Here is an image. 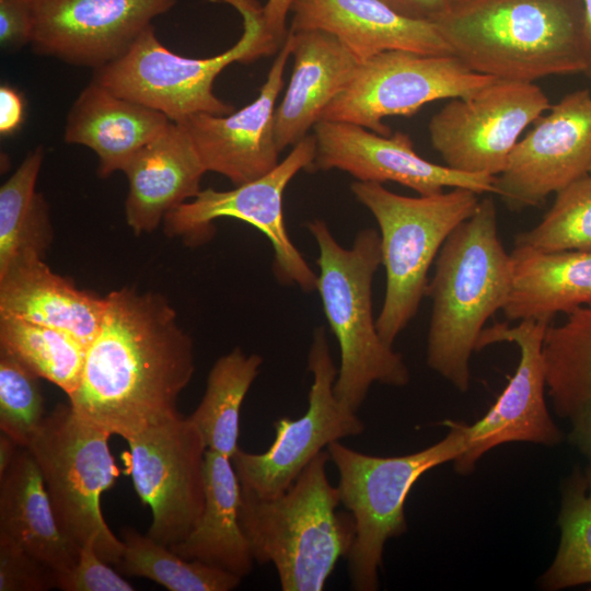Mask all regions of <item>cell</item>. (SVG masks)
<instances>
[{
  "mask_svg": "<svg viewBox=\"0 0 591 591\" xmlns=\"http://www.w3.org/2000/svg\"><path fill=\"white\" fill-rule=\"evenodd\" d=\"M81 379L68 396L76 413L124 439L179 413L194 370V346L161 294L121 288L106 296Z\"/></svg>",
  "mask_w": 591,
  "mask_h": 591,
  "instance_id": "6da1fadb",
  "label": "cell"
},
{
  "mask_svg": "<svg viewBox=\"0 0 591 591\" xmlns=\"http://www.w3.org/2000/svg\"><path fill=\"white\" fill-rule=\"evenodd\" d=\"M495 80L470 70L453 55L387 50L358 65L320 120L351 123L390 136L385 117L412 115L438 100L470 96Z\"/></svg>",
  "mask_w": 591,
  "mask_h": 591,
  "instance_id": "8fae6325",
  "label": "cell"
},
{
  "mask_svg": "<svg viewBox=\"0 0 591 591\" xmlns=\"http://www.w3.org/2000/svg\"><path fill=\"white\" fill-rule=\"evenodd\" d=\"M591 165V92L576 90L552 105L513 148L495 194L511 209L537 206Z\"/></svg>",
  "mask_w": 591,
  "mask_h": 591,
  "instance_id": "2e32d148",
  "label": "cell"
},
{
  "mask_svg": "<svg viewBox=\"0 0 591 591\" xmlns=\"http://www.w3.org/2000/svg\"><path fill=\"white\" fill-rule=\"evenodd\" d=\"M0 351L70 396L79 385L86 347L63 331L0 315Z\"/></svg>",
  "mask_w": 591,
  "mask_h": 591,
  "instance_id": "4dcf8cb0",
  "label": "cell"
},
{
  "mask_svg": "<svg viewBox=\"0 0 591 591\" xmlns=\"http://www.w3.org/2000/svg\"><path fill=\"white\" fill-rule=\"evenodd\" d=\"M318 453L279 497L265 499L241 487L240 523L259 564L275 566L282 591H322L356 535L350 512L337 511V486Z\"/></svg>",
  "mask_w": 591,
  "mask_h": 591,
  "instance_id": "277c9868",
  "label": "cell"
},
{
  "mask_svg": "<svg viewBox=\"0 0 591 591\" xmlns=\"http://www.w3.org/2000/svg\"><path fill=\"white\" fill-rule=\"evenodd\" d=\"M125 549L115 566L123 575L150 579L170 591H230L242 578L201 563L186 559L148 534L126 528Z\"/></svg>",
  "mask_w": 591,
  "mask_h": 591,
  "instance_id": "1f68e13d",
  "label": "cell"
},
{
  "mask_svg": "<svg viewBox=\"0 0 591 591\" xmlns=\"http://www.w3.org/2000/svg\"><path fill=\"white\" fill-rule=\"evenodd\" d=\"M240 502L241 485L231 459L207 449L202 513L186 538L171 549L240 578L247 576L255 558L240 523Z\"/></svg>",
  "mask_w": 591,
  "mask_h": 591,
  "instance_id": "4316f807",
  "label": "cell"
},
{
  "mask_svg": "<svg viewBox=\"0 0 591 591\" xmlns=\"http://www.w3.org/2000/svg\"><path fill=\"white\" fill-rule=\"evenodd\" d=\"M305 227L318 247L316 290L340 350L334 392L358 412L373 383L402 387L410 379L402 355L383 341L373 318L372 282L382 265L380 233L363 229L345 248L324 220Z\"/></svg>",
  "mask_w": 591,
  "mask_h": 591,
  "instance_id": "5b68a950",
  "label": "cell"
},
{
  "mask_svg": "<svg viewBox=\"0 0 591 591\" xmlns=\"http://www.w3.org/2000/svg\"><path fill=\"white\" fill-rule=\"evenodd\" d=\"M512 287L502 312L508 321L552 322L591 303V251L543 252L514 246Z\"/></svg>",
  "mask_w": 591,
  "mask_h": 591,
  "instance_id": "d4e9b609",
  "label": "cell"
},
{
  "mask_svg": "<svg viewBox=\"0 0 591 591\" xmlns=\"http://www.w3.org/2000/svg\"><path fill=\"white\" fill-rule=\"evenodd\" d=\"M38 376L0 351V429L27 448L46 417Z\"/></svg>",
  "mask_w": 591,
  "mask_h": 591,
  "instance_id": "e575fe53",
  "label": "cell"
},
{
  "mask_svg": "<svg viewBox=\"0 0 591 591\" xmlns=\"http://www.w3.org/2000/svg\"><path fill=\"white\" fill-rule=\"evenodd\" d=\"M123 172L128 181L126 221L139 235L154 231L170 212L195 198L207 171L185 126L171 121Z\"/></svg>",
  "mask_w": 591,
  "mask_h": 591,
  "instance_id": "44dd1931",
  "label": "cell"
},
{
  "mask_svg": "<svg viewBox=\"0 0 591 591\" xmlns=\"http://www.w3.org/2000/svg\"><path fill=\"white\" fill-rule=\"evenodd\" d=\"M551 107L533 82L496 79L475 94L450 99L429 121L430 141L444 165L498 176L524 129Z\"/></svg>",
  "mask_w": 591,
  "mask_h": 591,
  "instance_id": "4fadbf2b",
  "label": "cell"
},
{
  "mask_svg": "<svg viewBox=\"0 0 591 591\" xmlns=\"http://www.w3.org/2000/svg\"><path fill=\"white\" fill-rule=\"evenodd\" d=\"M55 588V570L0 533V591H45Z\"/></svg>",
  "mask_w": 591,
  "mask_h": 591,
  "instance_id": "d590c367",
  "label": "cell"
},
{
  "mask_svg": "<svg viewBox=\"0 0 591 591\" xmlns=\"http://www.w3.org/2000/svg\"><path fill=\"white\" fill-rule=\"evenodd\" d=\"M24 119V102L21 94L12 86H0V134L7 137L15 132Z\"/></svg>",
  "mask_w": 591,
  "mask_h": 591,
  "instance_id": "f35d334b",
  "label": "cell"
},
{
  "mask_svg": "<svg viewBox=\"0 0 591 591\" xmlns=\"http://www.w3.org/2000/svg\"><path fill=\"white\" fill-rule=\"evenodd\" d=\"M511 287V256L499 237L495 201L486 197L443 243L426 290L432 301L427 364L462 393L485 324L502 311Z\"/></svg>",
  "mask_w": 591,
  "mask_h": 591,
  "instance_id": "3957f363",
  "label": "cell"
},
{
  "mask_svg": "<svg viewBox=\"0 0 591 591\" xmlns=\"http://www.w3.org/2000/svg\"><path fill=\"white\" fill-rule=\"evenodd\" d=\"M107 430L60 404L46 415L27 450L44 479L57 524L79 546L93 542L100 557L116 566L125 545L104 520L101 497L119 476Z\"/></svg>",
  "mask_w": 591,
  "mask_h": 591,
  "instance_id": "9c48e42d",
  "label": "cell"
},
{
  "mask_svg": "<svg viewBox=\"0 0 591 591\" xmlns=\"http://www.w3.org/2000/svg\"><path fill=\"white\" fill-rule=\"evenodd\" d=\"M129 472L143 505L151 509L148 535L165 545L190 533L205 506V440L181 414L125 439Z\"/></svg>",
  "mask_w": 591,
  "mask_h": 591,
  "instance_id": "5bb4252c",
  "label": "cell"
},
{
  "mask_svg": "<svg viewBox=\"0 0 591 591\" xmlns=\"http://www.w3.org/2000/svg\"><path fill=\"white\" fill-rule=\"evenodd\" d=\"M308 370L312 383L306 412L297 419L283 417L276 421L275 439L265 452L239 449L231 459L241 487L260 498L279 497L324 448L364 431L357 412L334 392L337 368L324 326L313 332Z\"/></svg>",
  "mask_w": 591,
  "mask_h": 591,
  "instance_id": "7c38bea8",
  "label": "cell"
},
{
  "mask_svg": "<svg viewBox=\"0 0 591 591\" xmlns=\"http://www.w3.org/2000/svg\"><path fill=\"white\" fill-rule=\"evenodd\" d=\"M291 50L287 34L252 103L229 115L197 114L178 123L187 129L207 172L221 174L239 186L279 164L281 151L275 136V112Z\"/></svg>",
  "mask_w": 591,
  "mask_h": 591,
  "instance_id": "d6986e66",
  "label": "cell"
},
{
  "mask_svg": "<svg viewBox=\"0 0 591 591\" xmlns=\"http://www.w3.org/2000/svg\"><path fill=\"white\" fill-rule=\"evenodd\" d=\"M589 173L591 174V165H590V171H589Z\"/></svg>",
  "mask_w": 591,
  "mask_h": 591,
  "instance_id": "f6af8a7d",
  "label": "cell"
},
{
  "mask_svg": "<svg viewBox=\"0 0 591 591\" xmlns=\"http://www.w3.org/2000/svg\"><path fill=\"white\" fill-rule=\"evenodd\" d=\"M449 432L420 451L398 455L366 454L335 441L326 451L337 468L340 503L355 520L348 554L350 583L357 591L379 589V570L387 540L407 531L405 502L415 483L428 471L455 461L467 448L466 424L443 420Z\"/></svg>",
  "mask_w": 591,
  "mask_h": 591,
  "instance_id": "ba28073f",
  "label": "cell"
},
{
  "mask_svg": "<svg viewBox=\"0 0 591 591\" xmlns=\"http://www.w3.org/2000/svg\"><path fill=\"white\" fill-rule=\"evenodd\" d=\"M43 161L38 146L0 187V271L19 257L44 258L51 243L49 208L35 188Z\"/></svg>",
  "mask_w": 591,
  "mask_h": 591,
  "instance_id": "f1b7e54d",
  "label": "cell"
},
{
  "mask_svg": "<svg viewBox=\"0 0 591 591\" xmlns=\"http://www.w3.org/2000/svg\"><path fill=\"white\" fill-rule=\"evenodd\" d=\"M33 32L32 0H0V45L16 50L31 43Z\"/></svg>",
  "mask_w": 591,
  "mask_h": 591,
  "instance_id": "74e56055",
  "label": "cell"
},
{
  "mask_svg": "<svg viewBox=\"0 0 591 591\" xmlns=\"http://www.w3.org/2000/svg\"><path fill=\"white\" fill-rule=\"evenodd\" d=\"M584 18V33L587 43V66L583 74L591 80V0H581Z\"/></svg>",
  "mask_w": 591,
  "mask_h": 591,
  "instance_id": "ee69618b",
  "label": "cell"
},
{
  "mask_svg": "<svg viewBox=\"0 0 591 591\" xmlns=\"http://www.w3.org/2000/svg\"><path fill=\"white\" fill-rule=\"evenodd\" d=\"M291 13L290 31L327 32L359 63L387 50L452 55L432 22L403 16L379 0H294Z\"/></svg>",
  "mask_w": 591,
  "mask_h": 591,
  "instance_id": "ffe728a7",
  "label": "cell"
},
{
  "mask_svg": "<svg viewBox=\"0 0 591 591\" xmlns=\"http://www.w3.org/2000/svg\"><path fill=\"white\" fill-rule=\"evenodd\" d=\"M396 13L415 20L432 21L444 12L453 0H379Z\"/></svg>",
  "mask_w": 591,
  "mask_h": 591,
  "instance_id": "ab89813d",
  "label": "cell"
},
{
  "mask_svg": "<svg viewBox=\"0 0 591 591\" xmlns=\"http://www.w3.org/2000/svg\"><path fill=\"white\" fill-rule=\"evenodd\" d=\"M350 189L379 225L386 288L376 328L383 341L393 346L426 297L428 271L443 243L474 213L479 194L456 187L407 197L383 184L359 181Z\"/></svg>",
  "mask_w": 591,
  "mask_h": 591,
  "instance_id": "52a82bcc",
  "label": "cell"
},
{
  "mask_svg": "<svg viewBox=\"0 0 591 591\" xmlns=\"http://www.w3.org/2000/svg\"><path fill=\"white\" fill-rule=\"evenodd\" d=\"M177 0H32L33 50L100 69L123 57Z\"/></svg>",
  "mask_w": 591,
  "mask_h": 591,
  "instance_id": "e0dca14e",
  "label": "cell"
},
{
  "mask_svg": "<svg viewBox=\"0 0 591 591\" xmlns=\"http://www.w3.org/2000/svg\"><path fill=\"white\" fill-rule=\"evenodd\" d=\"M0 533L55 571L78 561L81 546L60 531L42 473L26 448H20L0 475Z\"/></svg>",
  "mask_w": 591,
  "mask_h": 591,
  "instance_id": "484cf974",
  "label": "cell"
},
{
  "mask_svg": "<svg viewBox=\"0 0 591 591\" xmlns=\"http://www.w3.org/2000/svg\"><path fill=\"white\" fill-rule=\"evenodd\" d=\"M262 363L259 355H246L241 348H234L212 366L204 396L188 417L208 450L230 459L239 450L241 407Z\"/></svg>",
  "mask_w": 591,
  "mask_h": 591,
  "instance_id": "f546056e",
  "label": "cell"
},
{
  "mask_svg": "<svg viewBox=\"0 0 591 591\" xmlns=\"http://www.w3.org/2000/svg\"><path fill=\"white\" fill-rule=\"evenodd\" d=\"M55 588L63 591L135 590L131 583L100 557L93 542L81 546L74 566L67 570L55 571Z\"/></svg>",
  "mask_w": 591,
  "mask_h": 591,
  "instance_id": "8d00e7d4",
  "label": "cell"
},
{
  "mask_svg": "<svg viewBox=\"0 0 591 591\" xmlns=\"http://www.w3.org/2000/svg\"><path fill=\"white\" fill-rule=\"evenodd\" d=\"M451 54L498 80L583 73L581 0H453L431 21Z\"/></svg>",
  "mask_w": 591,
  "mask_h": 591,
  "instance_id": "7a4b0ae2",
  "label": "cell"
},
{
  "mask_svg": "<svg viewBox=\"0 0 591 591\" xmlns=\"http://www.w3.org/2000/svg\"><path fill=\"white\" fill-rule=\"evenodd\" d=\"M315 158L309 172L340 170L359 182H394L421 196L443 188L495 194L496 176L467 174L421 158L407 134H375L356 124L318 120L314 127Z\"/></svg>",
  "mask_w": 591,
  "mask_h": 591,
  "instance_id": "ac0fdd59",
  "label": "cell"
},
{
  "mask_svg": "<svg viewBox=\"0 0 591 591\" xmlns=\"http://www.w3.org/2000/svg\"><path fill=\"white\" fill-rule=\"evenodd\" d=\"M294 0H267L264 5L265 20L268 31L282 46L288 31L286 22Z\"/></svg>",
  "mask_w": 591,
  "mask_h": 591,
  "instance_id": "60d3db41",
  "label": "cell"
},
{
  "mask_svg": "<svg viewBox=\"0 0 591 591\" xmlns=\"http://www.w3.org/2000/svg\"><path fill=\"white\" fill-rule=\"evenodd\" d=\"M294 63L288 88L275 112L280 151L296 146L321 119L325 108L350 82L359 62L332 34L288 30Z\"/></svg>",
  "mask_w": 591,
  "mask_h": 591,
  "instance_id": "7402d4cb",
  "label": "cell"
},
{
  "mask_svg": "<svg viewBox=\"0 0 591 591\" xmlns=\"http://www.w3.org/2000/svg\"><path fill=\"white\" fill-rule=\"evenodd\" d=\"M571 422L569 439L587 457L589 463L587 470L591 473V410L580 414Z\"/></svg>",
  "mask_w": 591,
  "mask_h": 591,
  "instance_id": "b9f144b4",
  "label": "cell"
},
{
  "mask_svg": "<svg viewBox=\"0 0 591 591\" xmlns=\"http://www.w3.org/2000/svg\"><path fill=\"white\" fill-rule=\"evenodd\" d=\"M559 546L542 576L546 590L591 583V473L576 468L561 489Z\"/></svg>",
  "mask_w": 591,
  "mask_h": 591,
  "instance_id": "d6a6232c",
  "label": "cell"
},
{
  "mask_svg": "<svg viewBox=\"0 0 591 591\" xmlns=\"http://www.w3.org/2000/svg\"><path fill=\"white\" fill-rule=\"evenodd\" d=\"M549 324L543 340L546 390L556 415L570 421L591 410V303Z\"/></svg>",
  "mask_w": 591,
  "mask_h": 591,
  "instance_id": "83f0119b",
  "label": "cell"
},
{
  "mask_svg": "<svg viewBox=\"0 0 591 591\" xmlns=\"http://www.w3.org/2000/svg\"><path fill=\"white\" fill-rule=\"evenodd\" d=\"M242 18L243 33L228 50L192 58L167 49L148 26L119 59L94 70L92 80L114 94L163 113L182 123L197 114L229 115L234 107L213 92L219 73L233 62L247 63L269 56L281 45L268 31L258 0H220Z\"/></svg>",
  "mask_w": 591,
  "mask_h": 591,
  "instance_id": "8992f818",
  "label": "cell"
},
{
  "mask_svg": "<svg viewBox=\"0 0 591 591\" xmlns=\"http://www.w3.org/2000/svg\"><path fill=\"white\" fill-rule=\"evenodd\" d=\"M549 324L523 320L514 326L497 323L483 329L476 350L493 344L512 343L519 348L520 359L495 404L479 420L465 426L467 448L453 461L456 473H472L486 452L503 443L555 447L561 442L563 432L553 421L545 401L543 340Z\"/></svg>",
  "mask_w": 591,
  "mask_h": 591,
  "instance_id": "9a60e30c",
  "label": "cell"
},
{
  "mask_svg": "<svg viewBox=\"0 0 591 591\" xmlns=\"http://www.w3.org/2000/svg\"><path fill=\"white\" fill-rule=\"evenodd\" d=\"M21 445L10 436L1 432L0 436V475H2L13 462Z\"/></svg>",
  "mask_w": 591,
  "mask_h": 591,
  "instance_id": "7bdbcfd3",
  "label": "cell"
},
{
  "mask_svg": "<svg viewBox=\"0 0 591 591\" xmlns=\"http://www.w3.org/2000/svg\"><path fill=\"white\" fill-rule=\"evenodd\" d=\"M107 305L54 273L39 256L14 259L0 271V315L63 331L86 348L96 336Z\"/></svg>",
  "mask_w": 591,
  "mask_h": 591,
  "instance_id": "603a6c76",
  "label": "cell"
},
{
  "mask_svg": "<svg viewBox=\"0 0 591 591\" xmlns=\"http://www.w3.org/2000/svg\"><path fill=\"white\" fill-rule=\"evenodd\" d=\"M514 246L543 252L591 251V174L557 192L541 222L519 233Z\"/></svg>",
  "mask_w": 591,
  "mask_h": 591,
  "instance_id": "836d02e7",
  "label": "cell"
},
{
  "mask_svg": "<svg viewBox=\"0 0 591 591\" xmlns=\"http://www.w3.org/2000/svg\"><path fill=\"white\" fill-rule=\"evenodd\" d=\"M315 152V136L308 135L269 173L231 190H201L165 217V233L183 239L188 245H198L213 235L216 220L244 221L270 242L273 270L278 281L286 286L296 285L305 292L316 290L317 275L291 241L282 211V196L288 184L300 171L309 172Z\"/></svg>",
  "mask_w": 591,
  "mask_h": 591,
  "instance_id": "30bf717a",
  "label": "cell"
},
{
  "mask_svg": "<svg viewBox=\"0 0 591 591\" xmlns=\"http://www.w3.org/2000/svg\"><path fill=\"white\" fill-rule=\"evenodd\" d=\"M170 124L163 113L120 97L92 80L67 114L63 139L91 149L99 160L97 174L105 178L123 172Z\"/></svg>",
  "mask_w": 591,
  "mask_h": 591,
  "instance_id": "cb8c5ba5",
  "label": "cell"
}]
</instances>
